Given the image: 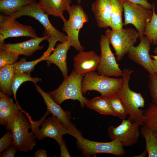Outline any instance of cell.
Instances as JSON below:
<instances>
[{
    "label": "cell",
    "instance_id": "7a4b0ae2",
    "mask_svg": "<svg viewBox=\"0 0 157 157\" xmlns=\"http://www.w3.org/2000/svg\"><path fill=\"white\" fill-rule=\"evenodd\" d=\"M83 77L74 69L70 74L64 79L62 84L56 89L47 93L60 105L64 101L71 99L78 101L81 107L83 108L86 106L89 101L83 96L81 91Z\"/></svg>",
    "mask_w": 157,
    "mask_h": 157
},
{
    "label": "cell",
    "instance_id": "5bb4252c",
    "mask_svg": "<svg viewBox=\"0 0 157 157\" xmlns=\"http://www.w3.org/2000/svg\"><path fill=\"white\" fill-rule=\"evenodd\" d=\"M40 125L41 129L37 134H34L35 139L42 140L46 137L51 138L56 140L60 146L63 142V135L65 134H70V131L60 120L53 115L44 119Z\"/></svg>",
    "mask_w": 157,
    "mask_h": 157
},
{
    "label": "cell",
    "instance_id": "d590c367",
    "mask_svg": "<svg viewBox=\"0 0 157 157\" xmlns=\"http://www.w3.org/2000/svg\"><path fill=\"white\" fill-rule=\"evenodd\" d=\"M17 151V148L13 144L0 154V157H14Z\"/></svg>",
    "mask_w": 157,
    "mask_h": 157
},
{
    "label": "cell",
    "instance_id": "7c38bea8",
    "mask_svg": "<svg viewBox=\"0 0 157 157\" xmlns=\"http://www.w3.org/2000/svg\"><path fill=\"white\" fill-rule=\"evenodd\" d=\"M25 36L38 37L31 26L21 24L10 16L0 15V45L7 38Z\"/></svg>",
    "mask_w": 157,
    "mask_h": 157
},
{
    "label": "cell",
    "instance_id": "30bf717a",
    "mask_svg": "<svg viewBox=\"0 0 157 157\" xmlns=\"http://www.w3.org/2000/svg\"><path fill=\"white\" fill-rule=\"evenodd\" d=\"M140 126L138 123L132 122L129 119H123L121 124L117 127L111 125L109 127L108 135L111 141H118L123 146H131L138 142Z\"/></svg>",
    "mask_w": 157,
    "mask_h": 157
},
{
    "label": "cell",
    "instance_id": "4dcf8cb0",
    "mask_svg": "<svg viewBox=\"0 0 157 157\" xmlns=\"http://www.w3.org/2000/svg\"><path fill=\"white\" fill-rule=\"evenodd\" d=\"M40 81H41V78L37 77H32L29 74L24 73L15 74L12 83V89L16 103L19 104L17 100L16 94L18 88L22 83L26 81H30L35 84L37 82Z\"/></svg>",
    "mask_w": 157,
    "mask_h": 157
},
{
    "label": "cell",
    "instance_id": "7402d4cb",
    "mask_svg": "<svg viewBox=\"0 0 157 157\" xmlns=\"http://www.w3.org/2000/svg\"><path fill=\"white\" fill-rule=\"evenodd\" d=\"M51 52L48 50L39 58L35 60L28 61L25 57L21 58L18 62L13 64L14 70L15 74L26 73L30 74L33 70L35 66L40 62L46 60Z\"/></svg>",
    "mask_w": 157,
    "mask_h": 157
},
{
    "label": "cell",
    "instance_id": "8992f818",
    "mask_svg": "<svg viewBox=\"0 0 157 157\" xmlns=\"http://www.w3.org/2000/svg\"><path fill=\"white\" fill-rule=\"evenodd\" d=\"M122 78H110L99 75L95 71L87 73L84 76L81 84V91L85 94L88 91L94 90L105 96L116 92L123 83Z\"/></svg>",
    "mask_w": 157,
    "mask_h": 157
},
{
    "label": "cell",
    "instance_id": "e0dca14e",
    "mask_svg": "<svg viewBox=\"0 0 157 157\" xmlns=\"http://www.w3.org/2000/svg\"><path fill=\"white\" fill-rule=\"evenodd\" d=\"M100 57L94 51H79L74 58V69L83 77L95 71L99 65Z\"/></svg>",
    "mask_w": 157,
    "mask_h": 157
},
{
    "label": "cell",
    "instance_id": "4316f807",
    "mask_svg": "<svg viewBox=\"0 0 157 157\" xmlns=\"http://www.w3.org/2000/svg\"><path fill=\"white\" fill-rule=\"evenodd\" d=\"M109 102L115 116L120 119H125L127 112L117 92L105 96Z\"/></svg>",
    "mask_w": 157,
    "mask_h": 157
},
{
    "label": "cell",
    "instance_id": "d6a6232c",
    "mask_svg": "<svg viewBox=\"0 0 157 157\" xmlns=\"http://www.w3.org/2000/svg\"><path fill=\"white\" fill-rule=\"evenodd\" d=\"M149 88L152 97V103L157 104V76L149 74Z\"/></svg>",
    "mask_w": 157,
    "mask_h": 157
},
{
    "label": "cell",
    "instance_id": "83f0119b",
    "mask_svg": "<svg viewBox=\"0 0 157 157\" xmlns=\"http://www.w3.org/2000/svg\"><path fill=\"white\" fill-rule=\"evenodd\" d=\"M20 110L27 116L29 114L23 110L19 104L14 103L0 110V124L6 126L13 119L17 112Z\"/></svg>",
    "mask_w": 157,
    "mask_h": 157
},
{
    "label": "cell",
    "instance_id": "d4e9b609",
    "mask_svg": "<svg viewBox=\"0 0 157 157\" xmlns=\"http://www.w3.org/2000/svg\"><path fill=\"white\" fill-rule=\"evenodd\" d=\"M35 2V0H0V12L2 15L10 16L22 7Z\"/></svg>",
    "mask_w": 157,
    "mask_h": 157
},
{
    "label": "cell",
    "instance_id": "cb8c5ba5",
    "mask_svg": "<svg viewBox=\"0 0 157 157\" xmlns=\"http://www.w3.org/2000/svg\"><path fill=\"white\" fill-rule=\"evenodd\" d=\"M140 133L145 139L148 157H157V135L145 125L141 128Z\"/></svg>",
    "mask_w": 157,
    "mask_h": 157
},
{
    "label": "cell",
    "instance_id": "836d02e7",
    "mask_svg": "<svg viewBox=\"0 0 157 157\" xmlns=\"http://www.w3.org/2000/svg\"><path fill=\"white\" fill-rule=\"evenodd\" d=\"M13 138L11 131L8 130L0 139V153L1 154L13 144Z\"/></svg>",
    "mask_w": 157,
    "mask_h": 157
},
{
    "label": "cell",
    "instance_id": "f546056e",
    "mask_svg": "<svg viewBox=\"0 0 157 157\" xmlns=\"http://www.w3.org/2000/svg\"><path fill=\"white\" fill-rule=\"evenodd\" d=\"M144 125L157 135V104H150L144 111Z\"/></svg>",
    "mask_w": 157,
    "mask_h": 157
},
{
    "label": "cell",
    "instance_id": "603a6c76",
    "mask_svg": "<svg viewBox=\"0 0 157 157\" xmlns=\"http://www.w3.org/2000/svg\"><path fill=\"white\" fill-rule=\"evenodd\" d=\"M112 6L111 17V30L115 31L123 28L122 15L124 0H110Z\"/></svg>",
    "mask_w": 157,
    "mask_h": 157
},
{
    "label": "cell",
    "instance_id": "8d00e7d4",
    "mask_svg": "<svg viewBox=\"0 0 157 157\" xmlns=\"http://www.w3.org/2000/svg\"><path fill=\"white\" fill-rule=\"evenodd\" d=\"M132 3L140 5L145 8L152 10L153 5L149 3L148 0H126Z\"/></svg>",
    "mask_w": 157,
    "mask_h": 157
},
{
    "label": "cell",
    "instance_id": "52a82bcc",
    "mask_svg": "<svg viewBox=\"0 0 157 157\" xmlns=\"http://www.w3.org/2000/svg\"><path fill=\"white\" fill-rule=\"evenodd\" d=\"M48 15L41 9L38 3L35 2L22 7L10 16L15 19L23 16L32 17L38 20L43 26L45 35H49L57 41L61 42L67 40V35L58 31L51 24Z\"/></svg>",
    "mask_w": 157,
    "mask_h": 157
},
{
    "label": "cell",
    "instance_id": "e575fe53",
    "mask_svg": "<svg viewBox=\"0 0 157 157\" xmlns=\"http://www.w3.org/2000/svg\"><path fill=\"white\" fill-rule=\"evenodd\" d=\"M0 110L3 109L14 103L13 99L9 96L0 92Z\"/></svg>",
    "mask_w": 157,
    "mask_h": 157
},
{
    "label": "cell",
    "instance_id": "b9f144b4",
    "mask_svg": "<svg viewBox=\"0 0 157 157\" xmlns=\"http://www.w3.org/2000/svg\"><path fill=\"white\" fill-rule=\"evenodd\" d=\"M154 52L156 54H157V46L154 49Z\"/></svg>",
    "mask_w": 157,
    "mask_h": 157
},
{
    "label": "cell",
    "instance_id": "8fae6325",
    "mask_svg": "<svg viewBox=\"0 0 157 157\" xmlns=\"http://www.w3.org/2000/svg\"><path fill=\"white\" fill-rule=\"evenodd\" d=\"M101 50L100 61L97 68V73L110 77L122 76L123 71L119 68L112 51L108 38L101 35L99 41Z\"/></svg>",
    "mask_w": 157,
    "mask_h": 157
},
{
    "label": "cell",
    "instance_id": "277c9868",
    "mask_svg": "<svg viewBox=\"0 0 157 157\" xmlns=\"http://www.w3.org/2000/svg\"><path fill=\"white\" fill-rule=\"evenodd\" d=\"M67 11L69 18L64 23L63 30L66 33L71 46L79 52L83 51L84 48L79 42L78 35L84 24L88 21V15L79 4L70 6Z\"/></svg>",
    "mask_w": 157,
    "mask_h": 157
},
{
    "label": "cell",
    "instance_id": "2e32d148",
    "mask_svg": "<svg viewBox=\"0 0 157 157\" xmlns=\"http://www.w3.org/2000/svg\"><path fill=\"white\" fill-rule=\"evenodd\" d=\"M50 37L49 35H45L19 43L6 44L4 42L0 45V49H5L16 56L22 55L29 57L32 55L35 51L42 49L43 46L40 45V43L44 40H47Z\"/></svg>",
    "mask_w": 157,
    "mask_h": 157
},
{
    "label": "cell",
    "instance_id": "44dd1931",
    "mask_svg": "<svg viewBox=\"0 0 157 157\" xmlns=\"http://www.w3.org/2000/svg\"><path fill=\"white\" fill-rule=\"evenodd\" d=\"M15 74L13 64L6 66L0 69V91L9 96L13 94L12 85Z\"/></svg>",
    "mask_w": 157,
    "mask_h": 157
},
{
    "label": "cell",
    "instance_id": "74e56055",
    "mask_svg": "<svg viewBox=\"0 0 157 157\" xmlns=\"http://www.w3.org/2000/svg\"><path fill=\"white\" fill-rule=\"evenodd\" d=\"M60 149L61 157H71L66 145L65 141L63 140L62 144L60 146Z\"/></svg>",
    "mask_w": 157,
    "mask_h": 157
},
{
    "label": "cell",
    "instance_id": "9c48e42d",
    "mask_svg": "<svg viewBox=\"0 0 157 157\" xmlns=\"http://www.w3.org/2000/svg\"><path fill=\"white\" fill-rule=\"evenodd\" d=\"M124 21L123 26L133 25L139 35L140 39L144 35L147 24L151 19L152 11L143 6L124 0Z\"/></svg>",
    "mask_w": 157,
    "mask_h": 157
},
{
    "label": "cell",
    "instance_id": "ba28073f",
    "mask_svg": "<svg viewBox=\"0 0 157 157\" xmlns=\"http://www.w3.org/2000/svg\"><path fill=\"white\" fill-rule=\"evenodd\" d=\"M78 150L87 157L93 155L96 157L99 153H108L117 156H123L126 154L123 146L118 141L108 142H99L87 139L82 135L76 139Z\"/></svg>",
    "mask_w": 157,
    "mask_h": 157
},
{
    "label": "cell",
    "instance_id": "3957f363",
    "mask_svg": "<svg viewBox=\"0 0 157 157\" xmlns=\"http://www.w3.org/2000/svg\"><path fill=\"white\" fill-rule=\"evenodd\" d=\"M25 115L19 110L13 119L6 126V129L11 131L14 140L13 144L18 150L26 152L31 150L37 142L34 134L33 132H28L31 124Z\"/></svg>",
    "mask_w": 157,
    "mask_h": 157
},
{
    "label": "cell",
    "instance_id": "f35d334b",
    "mask_svg": "<svg viewBox=\"0 0 157 157\" xmlns=\"http://www.w3.org/2000/svg\"><path fill=\"white\" fill-rule=\"evenodd\" d=\"M150 56L153 58L151 61L154 73L157 76V54L155 55H150Z\"/></svg>",
    "mask_w": 157,
    "mask_h": 157
},
{
    "label": "cell",
    "instance_id": "1f68e13d",
    "mask_svg": "<svg viewBox=\"0 0 157 157\" xmlns=\"http://www.w3.org/2000/svg\"><path fill=\"white\" fill-rule=\"evenodd\" d=\"M19 58V56L13 54L5 49H0V68L13 64Z\"/></svg>",
    "mask_w": 157,
    "mask_h": 157
},
{
    "label": "cell",
    "instance_id": "60d3db41",
    "mask_svg": "<svg viewBox=\"0 0 157 157\" xmlns=\"http://www.w3.org/2000/svg\"><path fill=\"white\" fill-rule=\"evenodd\" d=\"M147 153V151L146 149H145L144 151L140 154L136 156H133V157H146Z\"/></svg>",
    "mask_w": 157,
    "mask_h": 157
},
{
    "label": "cell",
    "instance_id": "ac0fdd59",
    "mask_svg": "<svg viewBox=\"0 0 157 157\" xmlns=\"http://www.w3.org/2000/svg\"><path fill=\"white\" fill-rule=\"evenodd\" d=\"M92 10L98 27H110L112 11L110 0H95L92 4Z\"/></svg>",
    "mask_w": 157,
    "mask_h": 157
},
{
    "label": "cell",
    "instance_id": "ab89813d",
    "mask_svg": "<svg viewBox=\"0 0 157 157\" xmlns=\"http://www.w3.org/2000/svg\"><path fill=\"white\" fill-rule=\"evenodd\" d=\"M34 156L35 157H48L46 151L43 149H39L34 153Z\"/></svg>",
    "mask_w": 157,
    "mask_h": 157
},
{
    "label": "cell",
    "instance_id": "484cf974",
    "mask_svg": "<svg viewBox=\"0 0 157 157\" xmlns=\"http://www.w3.org/2000/svg\"><path fill=\"white\" fill-rule=\"evenodd\" d=\"M86 106L100 114L115 116L105 96L101 95L89 100Z\"/></svg>",
    "mask_w": 157,
    "mask_h": 157
},
{
    "label": "cell",
    "instance_id": "ffe728a7",
    "mask_svg": "<svg viewBox=\"0 0 157 157\" xmlns=\"http://www.w3.org/2000/svg\"><path fill=\"white\" fill-rule=\"evenodd\" d=\"M38 0V4L44 13L48 15L60 17L64 23L67 21L63 13L70 7L71 0Z\"/></svg>",
    "mask_w": 157,
    "mask_h": 157
},
{
    "label": "cell",
    "instance_id": "d6986e66",
    "mask_svg": "<svg viewBox=\"0 0 157 157\" xmlns=\"http://www.w3.org/2000/svg\"><path fill=\"white\" fill-rule=\"evenodd\" d=\"M71 44L68 40L57 45L53 53L47 59L48 66L51 64L56 65L61 70L64 79L67 78L68 68L67 65V54Z\"/></svg>",
    "mask_w": 157,
    "mask_h": 157
},
{
    "label": "cell",
    "instance_id": "4fadbf2b",
    "mask_svg": "<svg viewBox=\"0 0 157 157\" xmlns=\"http://www.w3.org/2000/svg\"><path fill=\"white\" fill-rule=\"evenodd\" d=\"M36 90L42 96L45 104L47 110L53 116L56 117L62 124L70 132V135L76 139L82 135L80 132L71 121L72 117L69 111L64 110L60 105L56 103L47 93L44 91L36 84Z\"/></svg>",
    "mask_w": 157,
    "mask_h": 157
},
{
    "label": "cell",
    "instance_id": "5b68a950",
    "mask_svg": "<svg viewBox=\"0 0 157 157\" xmlns=\"http://www.w3.org/2000/svg\"><path fill=\"white\" fill-rule=\"evenodd\" d=\"M104 35L113 47L118 61L121 60L127 54L131 47L137 42L140 36L137 31L130 27L115 31L108 28Z\"/></svg>",
    "mask_w": 157,
    "mask_h": 157
},
{
    "label": "cell",
    "instance_id": "9a60e30c",
    "mask_svg": "<svg viewBox=\"0 0 157 157\" xmlns=\"http://www.w3.org/2000/svg\"><path fill=\"white\" fill-rule=\"evenodd\" d=\"M140 40V42L137 46L131 47L127 53L128 57L130 60L143 67L149 74H155L152 59L149 54L151 43L144 35Z\"/></svg>",
    "mask_w": 157,
    "mask_h": 157
},
{
    "label": "cell",
    "instance_id": "7bdbcfd3",
    "mask_svg": "<svg viewBox=\"0 0 157 157\" xmlns=\"http://www.w3.org/2000/svg\"><path fill=\"white\" fill-rule=\"evenodd\" d=\"M78 4H80L81 2V0H76Z\"/></svg>",
    "mask_w": 157,
    "mask_h": 157
},
{
    "label": "cell",
    "instance_id": "f1b7e54d",
    "mask_svg": "<svg viewBox=\"0 0 157 157\" xmlns=\"http://www.w3.org/2000/svg\"><path fill=\"white\" fill-rule=\"evenodd\" d=\"M152 15L150 21L147 24L144 35L148 39L150 43L157 45V14L155 11L154 3H152Z\"/></svg>",
    "mask_w": 157,
    "mask_h": 157
},
{
    "label": "cell",
    "instance_id": "6da1fadb",
    "mask_svg": "<svg viewBox=\"0 0 157 157\" xmlns=\"http://www.w3.org/2000/svg\"><path fill=\"white\" fill-rule=\"evenodd\" d=\"M123 71V83L117 92L129 115V119L132 122L143 125L144 111L141 108L144 106V99L140 93L133 91L129 87V82L133 71L125 68Z\"/></svg>",
    "mask_w": 157,
    "mask_h": 157
}]
</instances>
